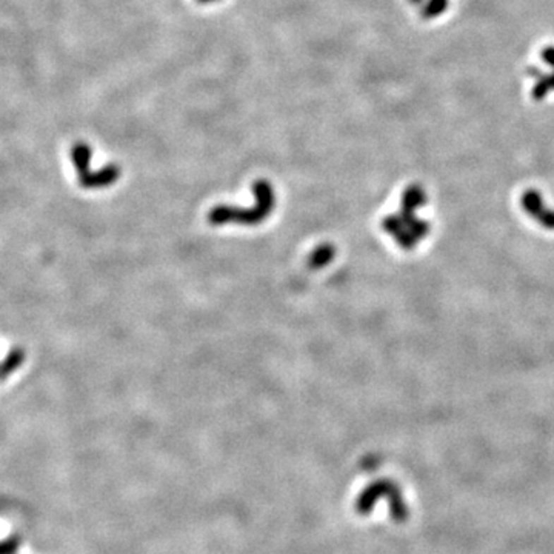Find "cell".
Instances as JSON below:
<instances>
[{"label": "cell", "instance_id": "7a4b0ae2", "mask_svg": "<svg viewBox=\"0 0 554 554\" xmlns=\"http://www.w3.org/2000/svg\"><path fill=\"white\" fill-rule=\"evenodd\" d=\"M382 498H385L390 504V514L395 522L402 524L405 522L410 511L404 502L402 493H400L399 485L391 479H379L376 482L370 483L366 487L361 496L356 500V511L359 514H368L373 511L376 502Z\"/></svg>", "mask_w": 554, "mask_h": 554}, {"label": "cell", "instance_id": "6da1fadb", "mask_svg": "<svg viewBox=\"0 0 554 554\" xmlns=\"http://www.w3.org/2000/svg\"><path fill=\"white\" fill-rule=\"evenodd\" d=\"M425 202V194L421 188H411L405 193L404 198V216H393L385 220V229L397 239L400 245H404V248H413V245L421 241V239L427 234L428 224H423L421 220L411 219L413 211L421 207Z\"/></svg>", "mask_w": 554, "mask_h": 554}, {"label": "cell", "instance_id": "3957f363", "mask_svg": "<svg viewBox=\"0 0 554 554\" xmlns=\"http://www.w3.org/2000/svg\"><path fill=\"white\" fill-rule=\"evenodd\" d=\"M522 205L528 215H531L541 225H543L545 228L554 229V211L545 207V203L538 193L534 191L525 193L522 199Z\"/></svg>", "mask_w": 554, "mask_h": 554}, {"label": "cell", "instance_id": "277c9868", "mask_svg": "<svg viewBox=\"0 0 554 554\" xmlns=\"http://www.w3.org/2000/svg\"><path fill=\"white\" fill-rule=\"evenodd\" d=\"M20 541L17 538L6 539L4 542H0V554H16L17 548H19Z\"/></svg>", "mask_w": 554, "mask_h": 554}]
</instances>
